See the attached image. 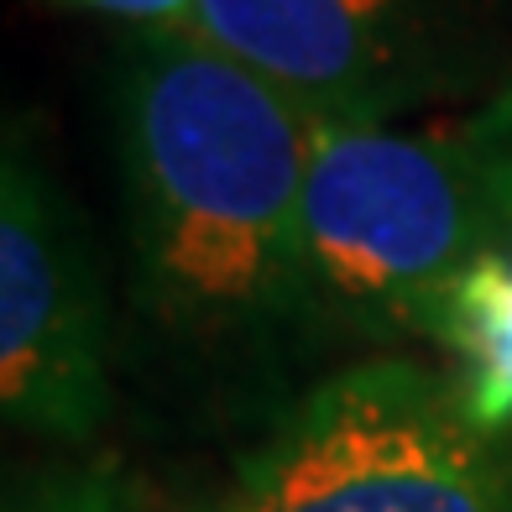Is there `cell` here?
Returning <instances> with one entry per match:
<instances>
[{
    "label": "cell",
    "mask_w": 512,
    "mask_h": 512,
    "mask_svg": "<svg viewBox=\"0 0 512 512\" xmlns=\"http://www.w3.org/2000/svg\"><path fill=\"white\" fill-rule=\"evenodd\" d=\"M319 126L283 89L173 27L131 42L115 84L142 298L183 330L304 319V183Z\"/></svg>",
    "instance_id": "cell-1"
},
{
    "label": "cell",
    "mask_w": 512,
    "mask_h": 512,
    "mask_svg": "<svg viewBox=\"0 0 512 512\" xmlns=\"http://www.w3.org/2000/svg\"><path fill=\"white\" fill-rule=\"evenodd\" d=\"M512 246V199L471 126H319L304 183V319L424 335L434 298Z\"/></svg>",
    "instance_id": "cell-2"
},
{
    "label": "cell",
    "mask_w": 512,
    "mask_h": 512,
    "mask_svg": "<svg viewBox=\"0 0 512 512\" xmlns=\"http://www.w3.org/2000/svg\"><path fill=\"white\" fill-rule=\"evenodd\" d=\"M220 512H512V471L445 371L377 356L277 418Z\"/></svg>",
    "instance_id": "cell-3"
},
{
    "label": "cell",
    "mask_w": 512,
    "mask_h": 512,
    "mask_svg": "<svg viewBox=\"0 0 512 512\" xmlns=\"http://www.w3.org/2000/svg\"><path fill=\"white\" fill-rule=\"evenodd\" d=\"M0 403L16 429L63 445H84L110 408L95 262L21 126L0 162Z\"/></svg>",
    "instance_id": "cell-4"
},
{
    "label": "cell",
    "mask_w": 512,
    "mask_h": 512,
    "mask_svg": "<svg viewBox=\"0 0 512 512\" xmlns=\"http://www.w3.org/2000/svg\"><path fill=\"white\" fill-rule=\"evenodd\" d=\"M173 32L283 89L314 126H392L439 84V0H194Z\"/></svg>",
    "instance_id": "cell-5"
},
{
    "label": "cell",
    "mask_w": 512,
    "mask_h": 512,
    "mask_svg": "<svg viewBox=\"0 0 512 512\" xmlns=\"http://www.w3.org/2000/svg\"><path fill=\"white\" fill-rule=\"evenodd\" d=\"M424 340L455 361L450 382L471 424L486 434L512 429V246L476 256L434 298Z\"/></svg>",
    "instance_id": "cell-6"
},
{
    "label": "cell",
    "mask_w": 512,
    "mask_h": 512,
    "mask_svg": "<svg viewBox=\"0 0 512 512\" xmlns=\"http://www.w3.org/2000/svg\"><path fill=\"white\" fill-rule=\"evenodd\" d=\"M136 497L115 465H68L11 492L6 512H131Z\"/></svg>",
    "instance_id": "cell-7"
},
{
    "label": "cell",
    "mask_w": 512,
    "mask_h": 512,
    "mask_svg": "<svg viewBox=\"0 0 512 512\" xmlns=\"http://www.w3.org/2000/svg\"><path fill=\"white\" fill-rule=\"evenodd\" d=\"M471 131H476V142L486 147V157H492V168H497L502 189H507V199H512V84L476 115Z\"/></svg>",
    "instance_id": "cell-8"
},
{
    "label": "cell",
    "mask_w": 512,
    "mask_h": 512,
    "mask_svg": "<svg viewBox=\"0 0 512 512\" xmlns=\"http://www.w3.org/2000/svg\"><path fill=\"white\" fill-rule=\"evenodd\" d=\"M131 512H220V507H147V502H136Z\"/></svg>",
    "instance_id": "cell-9"
},
{
    "label": "cell",
    "mask_w": 512,
    "mask_h": 512,
    "mask_svg": "<svg viewBox=\"0 0 512 512\" xmlns=\"http://www.w3.org/2000/svg\"><path fill=\"white\" fill-rule=\"evenodd\" d=\"M84 6H89V0H84Z\"/></svg>",
    "instance_id": "cell-10"
}]
</instances>
